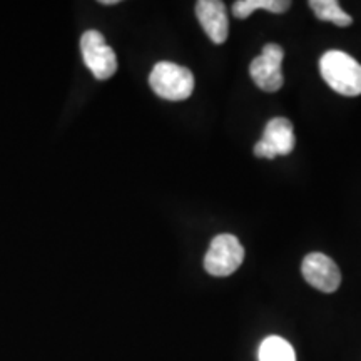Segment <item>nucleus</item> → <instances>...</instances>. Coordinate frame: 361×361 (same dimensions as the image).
Instances as JSON below:
<instances>
[{
    "mask_svg": "<svg viewBox=\"0 0 361 361\" xmlns=\"http://www.w3.org/2000/svg\"><path fill=\"white\" fill-rule=\"evenodd\" d=\"M290 0H238L233 4V16L236 19H247L255 11H269L273 13H283L290 11Z\"/></svg>",
    "mask_w": 361,
    "mask_h": 361,
    "instance_id": "9",
    "label": "nucleus"
},
{
    "mask_svg": "<svg viewBox=\"0 0 361 361\" xmlns=\"http://www.w3.org/2000/svg\"><path fill=\"white\" fill-rule=\"evenodd\" d=\"M306 283L323 293H335L341 284V271L323 252H310L301 264Z\"/></svg>",
    "mask_w": 361,
    "mask_h": 361,
    "instance_id": "6",
    "label": "nucleus"
},
{
    "mask_svg": "<svg viewBox=\"0 0 361 361\" xmlns=\"http://www.w3.org/2000/svg\"><path fill=\"white\" fill-rule=\"evenodd\" d=\"M261 141L268 147H271V151L276 156L290 154L296 144L291 121L284 119V117H274V119H271L266 124Z\"/></svg>",
    "mask_w": 361,
    "mask_h": 361,
    "instance_id": "8",
    "label": "nucleus"
},
{
    "mask_svg": "<svg viewBox=\"0 0 361 361\" xmlns=\"http://www.w3.org/2000/svg\"><path fill=\"white\" fill-rule=\"evenodd\" d=\"M102 6H116V4H119L117 0H102Z\"/></svg>",
    "mask_w": 361,
    "mask_h": 361,
    "instance_id": "12",
    "label": "nucleus"
},
{
    "mask_svg": "<svg viewBox=\"0 0 361 361\" xmlns=\"http://www.w3.org/2000/svg\"><path fill=\"white\" fill-rule=\"evenodd\" d=\"M259 361H296L293 346L279 336H269L261 343L258 351Z\"/></svg>",
    "mask_w": 361,
    "mask_h": 361,
    "instance_id": "11",
    "label": "nucleus"
},
{
    "mask_svg": "<svg viewBox=\"0 0 361 361\" xmlns=\"http://www.w3.org/2000/svg\"><path fill=\"white\" fill-rule=\"evenodd\" d=\"M284 51L278 44H266L261 56L252 59L250 66V74L255 84L264 92H276L284 82L281 64Z\"/></svg>",
    "mask_w": 361,
    "mask_h": 361,
    "instance_id": "5",
    "label": "nucleus"
},
{
    "mask_svg": "<svg viewBox=\"0 0 361 361\" xmlns=\"http://www.w3.org/2000/svg\"><path fill=\"white\" fill-rule=\"evenodd\" d=\"M245 261V247L233 234H218L204 256V269L211 276H229Z\"/></svg>",
    "mask_w": 361,
    "mask_h": 361,
    "instance_id": "3",
    "label": "nucleus"
},
{
    "mask_svg": "<svg viewBox=\"0 0 361 361\" xmlns=\"http://www.w3.org/2000/svg\"><path fill=\"white\" fill-rule=\"evenodd\" d=\"M319 71L329 87L341 96L361 94V64L341 51H328L319 61Z\"/></svg>",
    "mask_w": 361,
    "mask_h": 361,
    "instance_id": "1",
    "label": "nucleus"
},
{
    "mask_svg": "<svg viewBox=\"0 0 361 361\" xmlns=\"http://www.w3.org/2000/svg\"><path fill=\"white\" fill-rule=\"evenodd\" d=\"M80 52H82L85 66L92 72L94 78L106 80L114 75L117 71V57L101 32L97 30L84 32L80 37Z\"/></svg>",
    "mask_w": 361,
    "mask_h": 361,
    "instance_id": "4",
    "label": "nucleus"
},
{
    "mask_svg": "<svg viewBox=\"0 0 361 361\" xmlns=\"http://www.w3.org/2000/svg\"><path fill=\"white\" fill-rule=\"evenodd\" d=\"M196 16L207 37L214 44L226 42L229 34V20L224 2H221V0H200V2H196Z\"/></svg>",
    "mask_w": 361,
    "mask_h": 361,
    "instance_id": "7",
    "label": "nucleus"
},
{
    "mask_svg": "<svg viewBox=\"0 0 361 361\" xmlns=\"http://www.w3.org/2000/svg\"><path fill=\"white\" fill-rule=\"evenodd\" d=\"M308 6L314 16L323 22H333L338 27H348L353 24V19L340 7L336 0H310Z\"/></svg>",
    "mask_w": 361,
    "mask_h": 361,
    "instance_id": "10",
    "label": "nucleus"
},
{
    "mask_svg": "<svg viewBox=\"0 0 361 361\" xmlns=\"http://www.w3.org/2000/svg\"><path fill=\"white\" fill-rule=\"evenodd\" d=\"M149 84L166 101H186L194 90V75L186 67L162 61L149 74Z\"/></svg>",
    "mask_w": 361,
    "mask_h": 361,
    "instance_id": "2",
    "label": "nucleus"
}]
</instances>
